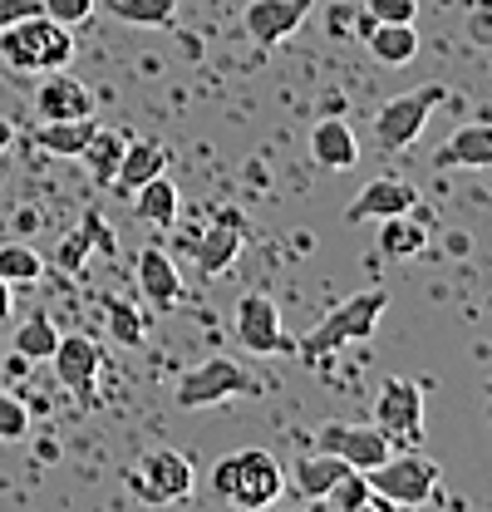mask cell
<instances>
[{"label":"cell","mask_w":492,"mask_h":512,"mask_svg":"<svg viewBox=\"0 0 492 512\" xmlns=\"http://www.w3.org/2000/svg\"><path fill=\"white\" fill-rule=\"evenodd\" d=\"M468 30H473V35H478L483 45H492V10H478V15L468 20Z\"/></svg>","instance_id":"cell-37"},{"label":"cell","mask_w":492,"mask_h":512,"mask_svg":"<svg viewBox=\"0 0 492 512\" xmlns=\"http://www.w3.org/2000/svg\"><path fill=\"white\" fill-rule=\"evenodd\" d=\"M123 483H128V493H133L138 503H148V508H173V503H187V498H192L197 468H192V458L178 453V448L153 444L123 468Z\"/></svg>","instance_id":"cell-3"},{"label":"cell","mask_w":492,"mask_h":512,"mask_svg":"<svg viewBox=\"0 0 492 512\" xmlns=\"http://www.w3.org/2000/svg\"><path fill=\"white\" fill-rule=\"evenodd\" d=\"M310 10H315V0H246L242 25L261 50H271V45L291 40V35L306 25Z\"/></svg>","instance_id":"cell-11"},{"label":"cell","mask_w":492,"mask_h":512,"mask_svg":"<svg viewBox=\"0 0 492 512\" xmlns=\"http://www.w3.org/2000/svg\"><path fill=\"white\" fill-rule=\"evenodd\" d=\"M10 311H15V286H10V281L0 276V320L10 316Z\"/></svg>","instance_id":"cell-39"},{"label":"cell","mask_w":492,"mask_h":512,"mask_svg":"<svg viewBox=\"0 0 492 512\" xmlns=\"http://www.w3.org/2000/svg\"><path fill=\"white\" fill-rule=\"evenodd\" d=\"M424 247H429V227L419 217L399 212V217H384L379 222V252L384 256H419Z\"/></svg>","instance_id":"cell-27"},{"label":"cell","mask_w":492,"mask_h":512,"mask_svg":"<svg viewBox=\"0 0 492 512\" xmlns=\"http://www.w3.org/2000/svg\"><path fill=\"white\" fill-rule=\"evenodd\" d=\"M128 138H133V133H123V128H94V133H89V143H84L79 163L89 168V178H94L99 188H109V183H114Z\"/></svg>","instance_id":"cell-21"},{"label":"cell","mask_w":492,"mask_h":512,"mask_svg":"<svg viewBox=\"0 0 492 512\" xmlns=\"http://www.w3.org/2000/svg\"><path fill=\"white\" fill-rule=\"evenodd\" d=\"M99 311H104V325H109V335L119 340V345H143V335H148V325H143V316H138V306H128L123 296H104L99 301Z\"/></svg>","instance_id":"cell-29"},{"label":"cell","mask_w":492,"mask_h":512,"mask_svg":"<svg viewBox=\"0 0 492 512\" xmlns=\"http://www.w3.org/2000/svg\"><path fill=\"white\" fill-rule=\"evenodd\" d=\"M99 10V0H40V15H50V20H60V25H84L89 15Z\"/></svg>","instance_id":"cell-34"},{"label":"cell","mask_w":492,"mask_h":512,"mask_svg":"<svg viewBox=\"0 0 492 512\" xmlns=\"http://www.w3.org/2000/svg\"><path fill=\"white\" fill-rule=\"evenodd\" d=\"M389 311V291H360V296H350V301H340V306H330L325 316L310 325L306 335L296 340V355L301 360H330L335 350H345V345H360L369 340L374 330H379V316Z\"/></svg>","instance_id":"cell-2"},{"label":"cell","mask_w":492,"mask_h":512,"mask_svg":"<svg viewBox=\"0 0 492 512\" xmlns=\"http://www.w3.org/2000/svg\"><path fill=\"white\" fill-rule=\"evenodd\" d=\"M133 217L148 222V227H168V222L178 217V183H173L168 173L148 178L143 188L133 192Z\"/></svg>","instance_id":"cell-24"},{"label":"cell","mask_w":492,"mask_h":512,"mask_svg":"<svg viewBox=\"0 0 492 512\" xmlns=\"http://www.w3.org/2000/svg\"><path fill=\"white\" fill-rule=\"evenodd\" d=\"M261 384L246 375L237 360H227V355H212V360H202V365H192L178 389H173V404L178 409H212V404H227V399H242V394H256Z\"/></svg>","instance_id":"cell-7"},{"label":"cell","mask_w":492,"mask_h":512,"mask_svg":"<svg viewBox=\"0 0 492 512\" xmlns=\"http://www.w3.org/2000/svg\"><path fill=\"white\" fill-rule=\"evenodd\" d=\"M232 335L242 340V350L251 355H281L291 350V335L281 330V306L266 291H246L232 306Z\"/></svg>","instance_id":"cell-9"},{"label":"cell","mask_w":492,"mask_h":512,"mask_svg":"<svg viewBox=\"0 0 492 512\" xmlns=\"http://www.w3.org/2000/svg\"><path fill=\"white\" fill-rule=\"evenodd\" d=\"M315 448L320 453H335L345 468H360V473H369L374 463H384L389 453H394V444H389V434L369 419V424H320L315 429Z\"/></svg>","instance_id":"cell-10"},{"label":"cell","mask_w":492,"mask_h":512,"mask_svg":"<svg viewBox=\"0 0 492 512\" xmlns=\"http://www.w3.org/2000/svg\"><path fill=\"white\" fill-rule=\"evenodd\" d=\"M315 508H325V512H365V508H374V512H394L374 488H369V478L360 473V468H345L330 488H325V498L315 503Z\"/></svg>","instance_id":"cell-22"},{"label":"cell","mask_w":492,"mask_h":512,"mask_svg":"<svg viewBox=\"0 0 492 512\" xmlns=\"http://www.w3.org/2000/svg\"><path fill=\"white\" fill-rule=\"evenodd\" d=\"M35 222H40V217H35V212H30V207H25V212H20V217H15V227H20V232H35Z\"/></svg>","instance_id":"cell-40"},{"label":"cell","mask_w":492,"mask_h":512,"mask_svg":"<svg viewBox=\"0 0 492 512\" xmlns=\"http://www.w3.org/2000/svg\"><path fill=\"white\" fill-rule=\"evenodd\" d=\"M168 143H158V138H128V148H123V163H119V173H114V183L109 188L119 192H133L143 188L148 178H158V173H168Z\"/></svg>","instance_id":"cell-18"},{"label":"cell","mask_w":492,"mask_h":512,"mask_svg":"<svg viewBox=\"0 0 492 512\" xmlns=\"http://www.w3.org/2000/svg\"><path fill=\"white\" fill-rule=\"evenodd\" d=\"M89 256H94V242H89V232H84V222H79L69 237H60V247H55V266L69 271V276H79V271L89 266Z\"/></svg>","instance_id":"cell-32"},{"label":"cell","mask_w":492,"mask_h":512,"mask_svg":"<svg viewBox=\"0 0 492 512\" xmlns=\"http://www.w3.org/2000/svg\"><path fill=\"white\" fill-rule=\"evenodd\" d=\"M419 0H365V20L369 25H414Z\"/></svg>","instance_id":"cell-33"},{"label":"cell","mask_w":492,"mask_h":512,"mask_svg":"<svg viewBox=\"0 0 492 512\" xmlns=\"http://www.w3.org/2000/svg\"><path fill=\"white\" fill-rule=\"evenodd\" d=\"M438 104H443V84H424V89H409V94L389 99V104L374 114V143H379V153H404V148H414L419 133L429 128Z\"/></svg>","instance_id":"cell-6"},{"label":"cell","mask_w":492,"mask_h":512,"mask_svg":"<svg viewBox=\"0 0 492 512\" xmlns=\"http://www.w3.org/2000/svg\"><path fill=\"white\" fill-rule=\"evenodd\" d=\"M0 60L20 74H50L74 60V35H69V25L50 20V15H30V20L0 30Z\"/></svg>","instance_id":"cell-5"},{"label":"cell","mask_w":492,"mask_h":512,"mask_svg":"<svg viewBox=\"0 0 492 512\" xmlns=\"http://www.w3.org/2000/svg\"><path fill=\"white\" fill-rule=\"evenodd\" d=\"M84 232H89V242H94V252H104V256H119V242H114V227L104 222V212H84Z\"/></svg>","instance_id":"cell-35"},{"label":"cell","mask_w":492,"mask_h":512,"mask_svg":"<svg viewBox=\"0 0 492 512\" xmlns=\"http://www.w3.org/2000/svg\"><path fill=\"white\" fill-rule=\"evenodd\" d=\"M10 138H15V128H10V119H5V114H0V153H5V148H10Z\"/></svg>","instance_id":"cell-41"},{"label":"cell","mask_w":492,"mask_h":512,"mask_svg":"<svg viewBox=\"0 0 492 512\" xmlns=\"http://www.w3.org/2000/svg\"><path fill=\"white\" fill-rule=\"evenodd\" d=\"M207 488H212V498L227 503V508L256 512V508L281 503V493H286V468H281V458H276L271 448H237V453H227V458L212 463Z\"/></svg>","instance_id":"cell-1"},{"label":"cell","mask_w":492,"mask_h":512,"mask_svg":"<svg viewBox=\"0 0 492 512\" xmlns=\"http://www.w3.org/2000/svg\"><path fill=\"white\" fill-rule=\"evenodd\" d=\"M365 45L379 64L404 69V64H414V55H419V30L414 25H365Z\"/></svg>","instance_id":"cell-23"},{"label":"cell","mask_w":492,"mask_h":512,"mask_svg":"<svg viewBox=\"0 0 492 512\" xmlns=\"http://www.w3.org/2000/svg\"><path fill=\"white\" fill-rule=\"evenodd\" d=\"M178 0H109V15L123 25H168Z\"/></svg>","instance_id":"cell-30"},{"label":"cell","mask_w":492,"mask_h":512,"mask_svg":"<svg viewBox=\"0 0 492 512\" xmlns=\"http://www.w3.org/2000/svg\"><path fill=\"white\" fill-rule=\"evenodd\" d=\"M246 247V217L242 212H232V207H222L217 217H212V227L202 232V242H197V276H222Z\"/></svg>","instance_id":"cell-12"},{"label":"cell","mask_w":492,"mask_h":512,"mask_svg":"<svg viewBox=\"0 0 492 512\" xmlns=\"http://www.w3.org/2000/svg\"><path fill=\"white\" fill-rule=\"evenodd\" d=\"M50 365H55V380L84 399V394H94V380H99L104 355H99V345H94L84 330H74V335H60V345H55Z\"/></svg>","instance_id":"cell-14"},{"label":"cell","mask_w":492,"mask_h":512,"mask_svg":"<svg viewBox=\"0 0 492 512\" xmlns=\"http://www.w3.org/2000/svg\"><path fill=\"white\" fill-rule=\"evenodd\" d=\"M30 439V404L15 389H0V444Z\"/></svg>","instance_id":"cell-31"},{"label":"cell","mask_w":492,"mask_h":512,"mask_svg":"<svg viewBox=\"0 0 492 512\" xmlns=\"http://www.w3.org/2000/svg\"><path fill=\"white\" fill-rule=\"evenodd\" d=\"M55 345H60V325L45 316V311L25 316L20 325H15V335H10V350H15V355H25L30 365H45V360L55 355Z\"/></svg>","instance_id":"cell-26"},{"label":"cell","mask_w":492,"mask_h":512,"mask_svg":"<svg viewBox=\"0 0 492 512\" xmlns=\"http://www.w3.org/2000/svg\"><path fill=\"white\" fill-rule=\"evenodd\" d=\"M310 158H315V168H330V173L355 168V163H360V138H355V128L345 124L340 114L315 119V128H310Z\"/></svg>","instance_id":"cell-17"},{"label":"cell","mask_w":492,"mask_h":512,"mask_svg":"<svg viewBox=\"0 0 492 512\" xmlns=\"http://www.w3.org/2000/svg\"><path fill=\"white\" fill-rule=\"evenodd\" d=\"M133 281H138V291H143V301H148L153 311L183 306V276H178L173 256L163 252V247H143V252H138V261H133Z\"/></svg>","instance_id":"cell-13"},{"label":"cell","mask_w":492,"mask_h":512,"mask_svg":"<svg viewBox=\"0 0 492 512\" xmlns=\"http://www.w3.org/2000/svg\"><path fill=\"white\" fill-rule=\"evenodd\" d=\"M30 15H40V0H0V30L5 25H20Z\"/></svg>","instance_id":"cell-36"},{"label":"cell","mask_w":492,"mask_h":512,"mask_svg":"<svg viewBox=\"0 0 492 512\" xmlns=\"http://www.w3.org/2000/svg\"><path fill=\"white\" fill-rule=\"evenodd\" d=\"M374 424L389 434L394 448L424 444V384L414 380H384L374 394Z\"/></svg>","instance_id":"cell-8"},{"label":"cell","mask_w":492,"mask_h":512,"mask_svg":"<svg viewBox=\"0 0 492 512\" xmlns=\"http://www.w3.org/2000/svg\"><path fill=\"white\" fill-rule=\"evenodd\" d=\"M0 276H5L10 286H35V281L45 276V256L35 252L30 242H5V247H0Z\"/></svg>","instance_id":"cell-28"},{"label":"cell","mask_w":492,"mask_h":512,"mask_svg":"<svg viewBox=\"0 0 492 512\" xmlns=\"http://www.w3.org/2000/svg\"><path fill=\"white\" fill-rule=\"evenodd\" d=\"M345 473V463L335 458V453H320V448H310V453H301L291 468H286V488L296 493V498H306L310 508L325 498V488L335 483Z\"/></svg>","instance_id":"cell-19"},{"label":"cell","mask_w":492,"mask_h":512,"mask_svg":"<svg viewBox=\"0 0 492 512\" xmlns=\"http://www.w3.org/2000/svg\"><path fill=\"white\" fill-rule=\"evenodd\" d=\"M438 168H492V124H463L438 153Z\"/></svg>","instance_id":"cell-20"},{"label":"cell","mask_w":492,"mask_h":512,"mask_svg":"<svg viewBox=\"0 0 492 512\" xmlns=\"http://www.w3.org/2000/svg\"><path fill=\"white\" fill-rule=\"evenodd\" d=\"M35 114L40 119H89L94 114V94L84 89V79L64 74V69H50L35 89Z\"/></svg>","instance_id":"cell-16"},{"label":"cell","mask_w":492,"mask_h":512,"mask_svg":"<svg viewBox=\"0 0 492 512\" xmlns=\"http://www.w3.org/2000/svg\"><path fill=\"white\" fill-rule=\"evenodd\" d=\"M365 478L389 508H429V503L443 498V468L419 448H394L384 463L369 468Z\"/></svg>","instance_id":"cell-4"},{"label":"cell","mask_w":492,"mask_h":512,"mask_svg":"<svg viewBox=\"0 0 492 512\" xmlns=\"http://www.w3.org/2000/svg\"><path fill=\"white\" fill-rule=\"evenodd\" d=\"M414 207H419V188L414 183H404V178H374L345 207V222H384V217H399V212H414Z\"/></svg>","instance_id":"cell-15"},{"label":"cell","mask_w":492,"mask_h":512,"mask_svg":"<svg viewBox=\"0 0 492 512\" xmlns=\"http://www.w3.org/2000/svg\"><path fill=\"white\" fill-rule=\"evenodd\" d=\"M350 20H355L350 10H330V25H335V35H340V40H350Z\"/></svg>","instance_id":"cell-38"},{"label":"cell","mask_w":492,"mask_h":512,"mask_svg":"<svg viewBox=\"0 0 492 512\" xmlns=\"http://www.w3.org/2000/svg\"><path fill=\"white\" fill-rule=\"evenodd\" d=\"M94 128H99L94 124V114H89V119H40L35 143H40L45 153H55V158H79Z\"/></svg>","instance_id":"cell-25"}]
</instances>
